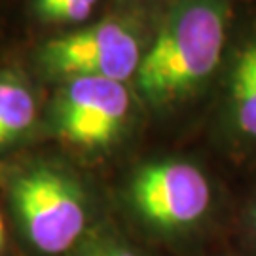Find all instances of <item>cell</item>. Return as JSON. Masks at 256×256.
<instances>
[{
	"label": "cell",
	"mask_w": 256,
	"mask_h": 256,
	"mask_svg": "<svg viewBox=\"0 0 256 256\" xmlns=\"http://www.w3.org/2000/svg\"><path fill=\"white\" fill-rule=\"evenodd\" d=\"M226 0H180L140 59L137 86L154 102L180 99L218 68L228 32Z\"/></svg>",
	"instance_id": "6da1fadb"
},
{
	"label": "cell",
	"mask_w": 256,
	"mask_h": 256,
	"mask_svg": "<svg viewBox=\"0 0 256 256\" xmlns=\"http://www.w3.org/2000/svg\"><path fill=\"white\" fill-rule=\"evenodd\" d=\"M12 202L32 247L61 254L80 239L88 222L82 192L63 173L36 167L12 184Z\"/></svg>",
	"instance_id": "7a4b0ae2"
},
{
	"label": "cell",
	"mask_w": 256,
	"mask_h": 256,
	"mask_svg": "<svg viewBox=\"0 0 256 256\" xmlns=\"http://www.w3.org/2000/svg\"><path fill=\"white\" fill-rule=\"evenodd\" d=\"M131 202L138 214L158 228L186 230L207 216L212 188L198 165L167 160L146 165L135 174Z\"/></svg>",
	"instance_id": "3957f363"
},
{
	"label": "cell",
	"mask_w": 256,
	"mask_h": 256,
	"mask_svg": "<svg viewBox=\"0 0 256 256\" xmlns=\"http://www.w3.org/2000/svg\"><path fill=\"white\" fill-rule=\"evenodd\" d=\"M140 59L137 38L116 21H102L54 38L42 50L48 68L72 78L95 76L126 82L137 74Z\"/></svg>",
	"instance_id": "277c9868"
},
{
	"label": "cell",
	"mask_w": 256,
	"mask_h": 256,
	"mask_svg": "<svg viewBox=\"0 0 256 256\" xmlns=\"http://www.w3.org/2000/svg\"><path fill=\"white\" fill-rule=\"evenodd\" d=\"M131 97L124 82L72 78L59 102V129L80 146H102L118 135L129 114Z\"/></svg>",
	"instance_id": "5b68a950"
},
{
	"label": "cell",
	"mask_w": 256,
	"mask_h": 256,
	"mask_svg": "<svg viewBox=\"0 0 256 256\" xmlns=\"http://www.w3.org/2000/svg\"><path fill=\"white\" fill-rule=\"evenodd\" d=\"M228 120L239 137L256 144V34L241 42L230 66Z\"/></svg>",
	"instance_id": "8992f818"
},
{
	"label": "cell",
	"mask_w": 256,
	"mask_h": 256,
	"mask_svg": "<svg viewBox=\"0 0 256 256\" xmlns=\"http://www.w3.org/2000/svg\"><path fill=\"white\" fill-rule=\"evenodd\" d=\"M36 102L27 86L16 78H0V146L12 142L34 122Z\"/></svg>",
	"instance_id": "52a82bcc"
},
{
	"label": "cell",
	"mask_w": 256,
	"mask_h": 256,
	"mask_svg": "<svg viewBox=\"0 0 256 256\" xmlns=\"http://www.w3.org/2000/svg\"><path fill=\"white\" fill-rule=\"evenodd\" d=\"M99 0H36L40 16L52 21L76 23L86 19Z\"/></svg>",
	"instance_id": "ba28073f"
},
{
	"label": "cell",
	"mask_w": 256,
	"mask_h": 256,
	"mask_svg": "<svg viewBox=\"0 0 256 256\" xmlns=\"http://www.w3.org/2000/svg\"><path fill=\"white\" fill-rule=\"evenodd\" d=\"M84 256H138L133 252L131 248L124 247V245H116V243H102L99 247L90 248Z\"/></svg>",
	"instance_id": "9c48e42d"
},
{
	"label": "cell",
	"mask_w": 256,
	"mask_h": 256,
	"mask_svg": "<svg viewBox=\"0 0 256 256\" xmlns=\"http://www.w3.org/2000/svg\"><path fill=\"white\" fill-rule=\"evenodd\" d=\"M250 230H252V236H254V239H256V203H254V207L250 209Z\"/></svg>",
	"instance_id": "30bf717a"
},
{
	"label": "cell",
	"mask_w": 256,
	"mask_h": 256,
	"mask_svg": "<svg viewBox=\"0 0 256 256\" xmlns=\"http://www.w3.org/2000/svg\"><path fill=\"white\" fill-rule=\"evenodd\" d=\"M4 241V224H2V218H0V245Z\"/></svg>",
	"instance_id": "8fae6325"
}]
</instances>
